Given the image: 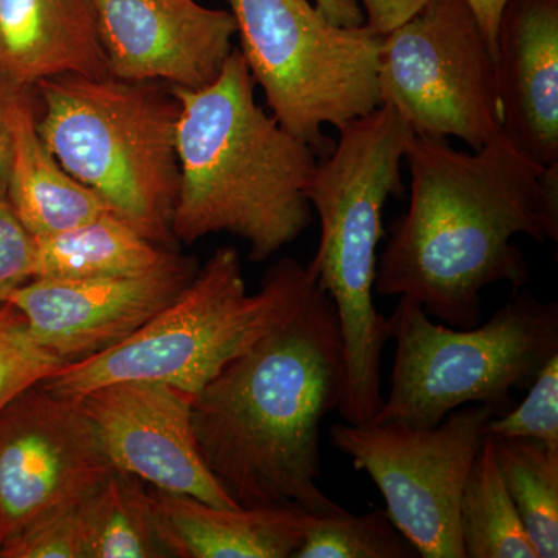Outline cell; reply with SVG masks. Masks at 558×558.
Masks as SVG:
<instances>
[{
    "instance_id": "cell-1",
    "label": "cell",
    "mask_w": 558,
    "mask_h": 558,
    "mask_svg": "<svg viewBox=\"0 0 558 558\" xmlns=\"http://www.w3.org/2000/svg\"><path fill=\"white\" fill-rule=\"evenodd\" d=\"M410 205L377 260L374 292L407 296L429 318L472 329L483 290L527 284L513 238L558 241V165L542 167L505 134L464 153L447 140L411 134L405 148Z\"/></svg>"
},
{
    "instance_id": "cell-2",
    "label": "cell",
    "mask_w": 558,
    "mask_h": 558,
    "mask_svg": "<svg viewBox=\"0 0 558 558\" xmlns=\"http://www.w3.org/2000/svg\"><path fill=\"white\" fill-rule=\"evenodd\" d=\"M343 388L339 317L315 286L288 322L194 396L202 458L240 508L343 510L318 486L322 422L339 409Z\"/></svg>"
},
{
    "instance_id": "cell-3",
    "label": "cell",
    "mask_w": 558,
    "mask_h": 558,
    "mask_svg": "<svg viewBox=\"0 0 558 558\" xmlns=\"http://www.w3.org/2000/svg\"><path fill=\"white\" fill-rule=\"evenodd\" d=\"M171 90L179 101L175 242L230 233L263 263L299 240L314 220L306 186L317 154L258 105L241 51L207 86Z\"/></svg>"
},
{
    "instance_id": "cell-4",
    "label": "cell",
    "mask_w": 558,
    "mask_h": 558,
    "mask_svg": "<svg viewBox=\"0 0 558 558\" xmlns=\"http://www.w3.org/2000/svg\"><path fill=\"white\" fill-rule=\"evenodd\" d=\"M339 131V142L317 161L306 186L322 227L307 271L339 317L344 388L337 410L347 424L369 425L384 405L381 355L391 339L388 318L374 306L377 250L385 236V205L403 194L411 131L388 105Z\"/></svg>"
},
{
    "instance_id": "cell-5",
    "label": "cell",
    "mask_w": 558,
    "mask_h": 558,
    "mask_svg": "<svg viewBox=\"0 0 558 558\" xmlns=\"http://www.w3.org/2000/svg\"><path fill=\"white\" fill-rule=\"evenodd\" d=\"M33 89L40 140L61 167L143 236L178 250L179 101L172 90L75 73Z\"/></svg>"
},
{
    "instance_id": "cell-6",
    "label": "cell",
    "mask_w": 558,
    "mask_h": 558,
    "mask_svg": "<svg viewBox=\"0 0 558 558\" xmlns=\"http://www.w3.org/2000/svg\"><path fill=\"white\" fill-rule=\"evenodd\" d=\"M317 282L307 267L282 258L250 295L240 253L220 247L199 267L189 288L123 343L68 363L44 388L64 398L121 380H157L196 396L205 385L288 322Z\"/></svg>"
},
{
    "instance_id": "cell-7",
    "label": "cell",
    "mask_w": 558,
    "mask_h": 558,
    "mask_svg": "<svg viewBox=\"0 0 558 558\" xmlns=\"http://www.w3.org/2000/svg\"><path fill=\"white\" fill-rule=\"evenodd\" d=\"M388 322L395 366L388 398L371 424L433 428L464 405H486L501 416L515 407L513 389L529 388L558 354V303L531 290H517L472 329L436 325L407 296Z\"/></svg>"
},
{
    "instance_id": "cell-8",
    "label": "cell",
    "mask_w": 558,
    "mask_h": 558,
    "mask_svg": "<svg viewBox=\"0 0 558 558\" xmlns=\"http://www.w3.org/2000/svg\"><path fill=\"white\" fill-rule=\"evenodd\" d=\"M236 21L241 54L271 116L318 159L341 130L381 106L379 57L384 36L340 27L310 0H226Z\"/></svg>"
},
{
    "instance_id": "cell-9",
    "label": "cell",
    "mask_w": 558,
    "mask_h": 558,
    "mask_svg": "<svg viewBox=\"0 0 558 558\" xmlns=\"http://www.w3.org/2000/svg\"><path fill=\"white\" fill-rule=\"evenodd\" d=\"M379 87L417 137L476 150L502 132L495 58L468 0H432L385 35Z\"/></svg>"
},
{
    "instance_id": "cell-10",
    "label": "cell",
    "mask_w": 558,
    "mask_h": 558,
    "mask_svg": "<svg viewBox=\"0 0 558 558\" xmlns=\"http://www.w3.org/2000/svg\"><path fill=\"white\" fill-rule=\"evenodd\" d=\"M494 416L486 405H470L433 428L336 424L329 436L379 488L389 519L418 557L464 558L459 499Z\"/></svg>"
},
{
    "instance_id": "cell-11",
    "label": "cell",
    "mask_w": 558,
    "mask_h": 558,
    "mask_svg": "<svg viewBox=\"0 0 558 558\" xmlns=\"http://www.w3.org/2000/svg\"><path fill=\"white\" fill-rule=\"evenodd\" d=\"M113 470L80 398L25 389L0 411V548L81 505Z\"/></svg>"
},
{
    "instance_id": "cell-12",
    "label": "cell",
    "mask_w": 558,
    "mask_h": 558,
    "mask_svg": "<svg viewBox=\"0 0 558 558\" xmlns=\"http://www.w3.org/2000/svg\"><path fill=\"white\" fill-rule=\"evenodd\" d=\"M80 399L117 472L216 508H240L202 458L193 395L165 381L121 380Z\"/></svg>"
},
{
    "instance_id": "cell-13",
    "label": "cell",
    "mask_w": 558,
    "mask_h": 558,
    "mask_svg": "<svg viewBox=\"0 0 558 558\" xmlns=\"http://www.w3.org/2000/svg\"><path fill=\"white\" fill-rule=\"evenodd\" d=\"M199 266L178 252L157 269L124 277L33 278L5 303L24 315L40 347L65 363L123 343L178 299Z\"/></svg>"
},
{
    "instance_id": "cell-14",
    "label": "cell",
    "mask_w": 558,
    "mask_h": 558,
    "mask_svg": "<svg viewBox=\"0 0 558 558\" xmlns=\"http://www.w3.org/2000/svg\"><path fill=\"white\" fill-rule=\"evenodd\" d=\"M109 75L196 90L233 51L236 21L197 0H90Z\"/></svg>"
},
{
    "instance_id": "cell-15",
    "label": "cell",
    "mask_w": 558,
    "mask_h": 558,
    "mask_svg": "<svg viewBox=\"0 0 558 558\" xmlns=\"http://www.w3.org/2000/svg\"><path fill=\"white\" fill-rule=\"evenodd\" d=\"M495 72L501 131L529 159L558 165V0H508Z\"/></svg>"
},
{
    "instance_id": "cell-16",
    "label": "cell",
    "mask_w": 558,
    "mask_h": 558,
    "mask_svg": "<svg viewBox=\"0 0 558 558\" xmlns=\"http://www.w3.org/2000/svg\"><path fill=\"white\" fill-rule=\"evenodd\" d=\"M150 510L168 557L290 558L314 513L299 506L216 508L149 487Z\"/></svg>"
},
{
    "instance_id": "cell-17",
    "label": "cell",
    "mask_w": 558,
    "mask_h": 558,
    "mask_svg": "<svg viewBox=\"0 0 558 558\" xmlns=\"http://www.w3.org/2000/svg\"><path fill=\"white\" fill-rule=\"evenodd\" d=\"M0 73L33 89L53 76H110L90 0H0Z\"/></svg>"
},
{
    "instance_id": "cell-18",
    "label": "cell",
    "mask_w": 558,
    "mask_h": 558,
    "mask_svg": "<svg viewBox=\"0 0 558 558\" xmlns=\"http://www.w3.org/2000/svg\"><path fill=\"white\" fill-rule=\"evenodd\" d=\"M11 161L7 197L35 240L53 236L113 213L94 191L61 167L36 126L35 89L14 101L10 112Z\"/></svg>"
},
{
    "instance_id": "cell-19",
    "label": "cell",
    "mask_w": 558,
    "mask_h": 558,
    "mask_svg": "<svg viewBox=\"0 0 558 558\" xmlns=\"http://www.w3.org/2000/svg\"><path fill=\"white\" fill-rule=\"evenodd\" d=\"M178 250L161 247L116 213L36 240L35 278L84 279L145 274Z\"/></svg>"
},
{
    "instance_id": "cell-20",
    "label": "cell",
    "mask_w": 558,
    "mask_h": 558,
    "mask_svg": "<svg viewBox=\"0 0 558 558\" xmlns=\"http://www.w3.org/2000/svg\"><path fill=\"white\" fill-rule=\"evenodd\" d=\"M464 558H538L529 539L486 436L459 499Z\"/></svg>"
},
{
    "instance_id": "cell-21",
    "label": "cell",
    "mask_w": 558,
    "mask_h": 558,
    "mask_svg": "<svg viewBox=\"0 0 558 558\" xmlns=\"http://www.w3.org/2000/svg\"><path fill=\"white\" fill-rule=\"evenodd\" d=\"M87 558L168 557L150 510L149 486L126 473H112L81 505Z\"/></svg>"
},
{
    "instance_id": "cell-22",
    "label": "cell",
    "mask_w": 558,
    "mask_h": 558,
    "mask_svg": "<svg viewBox=\"0 0 558 558\" xmlns=\"http://www.w3.org/2000/svg\"><path fill=\"white\" fill-rule=\"evenodd\" d=\"M510 498L538 558L558 557V449L526 438H492Z\"/></svg>"
},
{
    "instance_id": "cell-23",
    "label": "cell",
    "mask_w": 558,
    "mask_h": 558,
    "mask_svg": "<svg viewBox=\"0 0 558 558\" xmlns=\"http://www.w3.org/2000/svg\"><path fill=\"white\" fill-rule=\"evenodd\" d=\"M293 558H421L389 519L387 510L363 515L340 510L311 515L306 535Z\"/></svg>"
},
{
    "instance_id": "cell-24",
    "label": "cell",
    "mask_w": 558,
    "mask_h": 558,
    "mask_svg": "<svg viewBox=\"0 0 558 558\" xmlns=\"http://www.w3.org/2000/svg\"><path fill=\"white\" fill-rule=\"evenodd\" d=\"M64 365V360L40 347L13 304L0 303V411Z\"/></svg>"
},
{
    "instance_id": "cell-25",
    "label": "cell",
    "mask_w": 558,
    "mask_h": 558,
    "mask_svg": "<svg viewBox=\"0 0 558 558\" xmlns=\"http://www.w3.org/2000/svg\"><path fill=\"white\" fill-rule=\"evenodd\" d=\"M484 435L526 438L558 449V354L543 366L519 407L488 418Z\"/></svg>"
},
{
    "instance_id": "cell-26",
    "label": "cell",
    "mask_w": 558,
    "mask_h": 558,
    "mask_svg": "<svg viewBox=\"0 0 558 558\" xmlns=\"http://www.w3.org/2000/svg\"><path fill=\"white\" fill-rule=\"evenodd\" d=\"M81 505L62 510L11 539L0 548V558H87Z\"/></svg>"
},
{
    "instance_id": "cell-27",
    "label": "cell",
    "mask_w": 558,
    "mask_h": 558,
    "mask_svg": "<svg viewBox=\"0 0 558 558\" xmlns=\"http://www.w3.org/2000/svg\"><path fill=\"white\" fill-rule=\"evenodd\" d=\"M36 240L0 193V303L35 278Z\"/></svg>"
},
{
    "instance_id": "cell-28",
    "label": "cell",
    "mask_w": 558,
    "mask_h": 558,
    "mask_svg": "<svg viewBox=\"0 0 558 558\" xmlns=\"http://www.w3.org/2000/svg\"><path fill=\"white\" fill-rule=\"evenodd\" d=\"M362 2L363 14H365V25L385 36L389 32L398 28L403 22L411 20L432 0H360Z\"/></svg>"
},
{
    "instance_id": "cell-29",
    "label": "cell",
    "mask_w": 558,
    "mask_h": 558,
    "mask_svg": "<svg viewBox=\"0 0 558 558\" xmlns=\"http://www.w3.org/2000/svg\"><path fill=\"white\" fill-rule=\"evenodd\" d=\"M27 87L17 86L16 83L0 73V193L7 194V180H9L11 161V126L10 112L14 101L21 97Z\"/></svg>"
},
{
    "instance_id": "cell-30",
    "label": "cell",
    "mask_w": 558,
    "mask_h": 558,
    "mask_svg": "<svg viewBox=\"0 0 558 558\" xmlns=\"http://www.w3.org/2000/svg\"><path fill=\"white\" fill-rule=\"evenodd\" d=\"M470 9L478 21L481 32L490 47L494 58L497 57V35L499 20H501L502 9L508 0H468Z\"/></svg>"
},
{
    "instance_id": "cell-31",
    "label": "cell",
    "mask_w": 558,
    "mask_h": 558,
    "mask_svg": "<svg viewBox=\"0 0 558 558\" xmlns=\"http://www.w3.org/2000/svg\"><path fill=\"white\" fill-rule=\"evenodd\" d=\"M315 7L340 27L365 25V14L359 0H315Z\"/></svg>"
}]
</instances>
